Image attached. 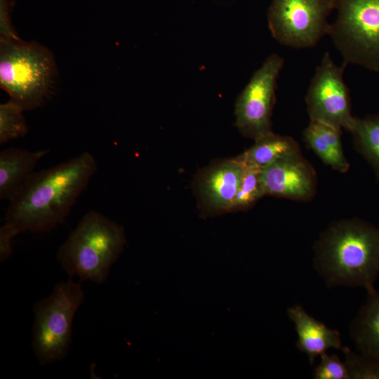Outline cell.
Listing matches in <instances>:
<instances>
[{"instance_id":"19","label":"cell","mask_w":379,"mask_h":379,"mask_svg":"<svg viewBox=\"0 0 379 379\" xmlns=\"http://www.w3.org/2000/svg\"><path fill=\"white\" fill-rule=\"evenodd\" d=\"M23 109L10 100L0 105V144L24 137L28 127L22 115Z\"/></svg>"},{"instance_id":"2","label":"cell","mask_w":379,"mask_h":379,"mask_svg":"<svg viewBox=\"0 0 379 379\" xmlns=\"http://www.w3.org/2000/svg\"><path fill=\"white\" fill-rule=\"evenodd\" d=\"M314 266L327 286L368 291L379 276V228L358 218L333 222L314 246Z\"/></svg>"},{"instance_id":"17","label":"cell","mask_w":379,"mask_h":379,"mask_svg":"<svg viewBox=\"0 0 379 379\" xmlns=\"http://www.w3.org/2000/svg\"><path fill=\"white\" fill-rule=\"evenodd\" d=\"M350 132L356 149L370 164L379 179V114L356 117Z\"/></svg>"},{"instance_id":"13","label":"cell","mask_w":379,"mask_h":379,"mask_svg":"<svg viewBox=\"0 0 379 379\" xmlns=\"http://www.w3.org/2000/svg\"><path fill=\"white\" fill-rule=\"evenodd\" d=\"M50 152H32L20 148H8L0 152V199L8 201L34 172L39 161Z\"/></svg>"},{"instance_id":"18","label":"cell","mask_w":379,"mask_h":379,"mask_svg":"<svg viewBox=\"0 0 379 379\" xmlns=\"http://www.w3.org/2000/svg\"><path fill=\"white\" fill-rule=\"evenodd\" d=\"M244 164L241 180L230 212L246 210L265 195L260 178L261 169Z\"/></svg>"},{"instance_id":"16","label":"cell","mask_w":379,"mask_h":379,"mask_svg":"<svg viewBox=\"0 0 379 379\" xmlns=\"http://www.w3.org/2000/svg\"><path fill=\"white\" fill-rule=\"evenodd\" d=\"M298 152H300L299 145L293 138L271 132L255 140L253 145L238 157L245 164L262 169Z\"/></svg>"},{"instance_id":"7","label":"cell","mask_w":379,"mask_h":379,"mask_svg":"<svg viewBox=\"0 0 379 379\" xmlns=\"http://www.w3.org/2000/svg\"><path fill=\"white\" fill-rule=\"evenodd\" d=\"M334 0H272L267 12L270 30L280 44L312 48L328 34V17Z\"/></svg>"},{"instance_id":"10","label":"cell","mask_w":379,"mask_h":379,"mask_svg":"<svg viewBox=\"0 0 379 379\" xmlns=\"http://www.w3.org/2000/svg\"><path fill=\"white\" fill-rule=\"evenodd\" d=\"M265 195L296 201H309L315 194L317 177L300 152L284 156L261 169Z\"/></svg>"},{"instance_id":"22","label":"cell","mask_w":379,"mask_h":379,"mask_svg":"<svg viewBox=\"0 0 379 379\" xmlns=\"http://www.w3.org/2000/svg\"><path fill=\"white\" fill-rule=\"evenodd\" d=\"M13 4V0H0L1 39H20L15 32L11 22V13Z\"/></svg>"},{"instance_id":"23","label":"cell","mask_w":379,"mask_h":379,"mask_svg":"<svg viewBox=\"0 0 379 379\" xmlns=\"http://www.w3.org/2000/svg\"><path fill=\"white\" fill-rule=\"evenodd\" d=\"M19 234L12 225L6 223L0 228V261L7 260L12 253V240Z\"/></svg>"},{"instance_id":"15","label":"cell","mask_w":379,"mask_h":379,"mask_svg":"<svg viewBox=\"0 0 379 379\" xmlns=\"http://www.w3.org/2000/svg\"><path fill=\"white\" fill-rule=\"evenodd\" d=\"M341 133L342 129L310 120L303 131V138L324 164L335 171L345 173L350 165L343 154Z\"/></svg>"},{"instance_id":"1","label":"cell","mask_w":379,"mask_h":379,"mask_svg":"<svg viewBox=\"0 0 379 379\" xmlns=\"http://www.w3.org/2000/svg\"><path fill=\"white\" fill-rule=\"evenodd\" d=\"M98 169L84 152L53 167L33 172L9 200L5 222L19 233L45 232L63 223Z\"/></svg>"},{"instance_id":"20","label":"cell","mask_w":379,"mask_h":379,"mask_svg":"<svg viewBox=\"0 0 379 379\" xmlns=\"http://www.w3.org/2000/svg\"><path fill=\"white\" fill-rule=\"evenodd\" d=\"M341 351L345 354L350 378L379 379V361L355 354L347 347H343Z\"/></svg>"},{"instance_id":"9","label":"cell","mask_w":379,"mask_h":379,"mask_svg":"<svg viewBox=\"0 0 379 379\" xmlns=\"http://www.w3.org/2000/svg\"><path fill=\"white\" fill-rule=\"evenodd\" d=\"M346 62L338 66L325 53L317 67L305 97L310 120L351 131L355 118L351 113L350 92L343 80Z\"/></svg>"},{"instance_id":"5","label":"cell","mask_w":379,"mask_h":379,"mask_svg":"<svg viewBox=\"0 0 379 379\" xmlns=\"http://www.w3.org/2000/svg\"><path fill=\"white\" fill-rule=\"evenodd\" d=\"M84 300L81 282L69 278L35 304L32 347L41 366L61 361L67 356L74 317Z\"/></svg>"},{"instance_id":"8","label":"cell","mask_w":379,"mask_h":379,"mask_svg":"<svg viewBox=\"0 0 379 379\" xmlns=\"http://www.w3.org/2000/svg\"><path fill=\"white\" fill-rule=\"evenodd\" d=\"M284 62L278 54L270 55L237 98L235 125L244 136L255 140L272 132L271 117L276 100L277 79Z\"/></svg>"},{"instance_id":"3","label":"cell","mask_w":379,"mask_h":379,"mask_svg":"<svg viewBox=\"0 0 379 379\" xmlns=\"http://www.w3.org/2000/svg\"><path fill=\"white\" fill-rule=\"evenodd\" d=\"M126 242L121 225L91 211L61 244L57 259L70 277L77 276L81 281L102 284L123 252Z\"/></svg>"},{"instance_id":"14","label":"cell","mask_w":379,"mask_h":379,"mask_svg":"<svg viewBox=\"0 0 379 379\" xmlns=\"http://www.w3.org/2000/svg\"><path fill=\"white\" fill-rule=\"evenodd\" d=\"M367 293L350 325V336L361 354L379 361V292L373 288Z\"/></svg>"},{"instance_id":"4","label":"cell","mask_w":379,"mask_h":379,"mask_svg":"<svg viewBox=\"0 0 379 379\" xmlns=\"http://www.w3.org/2000/svg\"><path fill=\"white\" fill-rule=\"evenodd\" d=\"M52 53L36 42L0 40V86L24 111L41 106L53 93Z\"/></svg>"},{"instance_id":"12","label":"cell","mask_w":379,"mask_h":379,"mask_svg":"<svg viewBox=\"0 0 379 379\" xmlns=\"http://www.w3.org/2000/svg\"><path fill=\"white\" fill-rule=\"evenodd\" d=\"M287 312L298 334L296 347L307 354L310 364H313L318 356L326 353L330 348L342 350L338 331L329 328L310 316L300 305L289 307Z\"/></svg>"},{"instance_id":"21","label":"cell","mask_w":379,"mask_h":379,"mask_svg":"<svg viewBox=\"0 0 379 379\" xmlns=\"http://www.w3.org/2000/svg\"><path fill=\"white\" fill-rule=\"evenodd\" d=\"M313 378L316 379H350L345 364L335 354L324 353L321 355V361L315 367Z\"/></svg>"},{"instance_id":"11","label":"cell","mask_w":379,"mask_h":379,"mask_svg":"<svg viewBox=\"0 0 379 379\" xmlns=\"http://www.w3.org/2000/svg\"><path fill=\"white\" fill-rule=\"evenodd\" d=\"M245 164L236 157L208 168L198 184L200 199L211 211L230 212L238 191Z\"/></svg>"},{"instance_id":"6","label":"cell","mask_w":379,"mask_h":379,"mask_svg":"<svg viewBox=\"0 0 379 379\" xmlns=\"http://www.w3.org/2000/svg\"><path fill=\"white\" fill-rule=\"evenodd\" d=\"M330 35L347 64L379 72V0H334Z\"/></svg>"}]
</instances>
